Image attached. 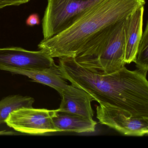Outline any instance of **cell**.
Returning a JSON list of instances; mask_svg holds the SVG:
<instances>
[{"mask_svg":"<svg viewBox=\"0 0 148 148\" xmlns=\"http://www.w3.org/2000/svg\"><path fill=\"white\" fill-rule=\"evenodd\" d=\"M63 78L89 93L99 104L125 110L133 116L148 118L146 76L125 66L115 72L99 74L80 66L73 57L59 58Z\"/></svg>","mask_w":148,"mask_h":148,"instance_id":"6da1fadb","label":"cell"},{"mask_svg":"<svg viewBox=\"0 0 148 148\" xmlns=\"http://www.w3.org/2000/svg\"><path fill=\"white\" fill-rule=\"evenodd\" d=\"M145 0H100L71 27L39 44L52 58L74 57L87 40L105 27L123 20L141 7Z\"/></svg>","mask_w":148,"mask_h":148,"instance_id":"7a4b0ae2","label":"cell"},{"mask_svg":"<svg viewBox=\"0 0 148 148\" xmlns=\"http://www.w3.org/2000/svg\"><path fill=\"white\" fill-rule=\"evenodd\" d=\"M100 0H47L42 20L44 39L50 38L71 27Z\"/></svg>","mask_w":148,"mask_h":148,"instance_id":"3957f363","label":"cell"},{"mask_svg":"<svg viewBox=\"0 0 148 148\" xmlns=\"http://www.w3.org/2000/svg\"><path fill=\"white\" fill-rule=\"evenodd\" d=\"M53 110L23 108L9 114L5 121L17 131L32 135H43L58 132L52 119Z\"/></svg>","mask_w":148,"mask_h":148,"instance_id":"277c9868","label":"cell"},{"mask_svg":"<svg viewBox=\"0 0 148 148\" xmlns=\"http://www.w3.org/2000/svg\"><path fill=\"white\" fill-rule=\"evenodd\" d=\"M97 117L100 123L126 136H142L148 133V118L134 117L125 110L114 106H97Z\"/></svg>","mask_w":148,"mask_h":148,"instance_id":"5b68a950","label":"cell"},{"mask_svg":"<svg viewBox=\"0 0 148 148\" xmlns=\"http://www.w3.org/2000/svg\"><path fill=\"white\" fill-rule=\"evenodd\" d=\"M55 65L53 58L41 50L32 51L18 47L0 48V66L41 71Z\"/></svg>","mask_w":148,"mask_h":148,"instance_id":"8992f818","label":"cell"},{"mask_svg":"<svg viewBox=\"0 0 148 148\" xmlns=\"http://www.w3.org/2000/svg\"><path fill=\"white\" fill-rule=\"evenodd\" d=\"M124 20L119 23L99 58L87 70L97 74H107L124 67Z\"/></svg>","mask_w":148,"mask_h":148,"instance_id":"52a82bcc","label":"cell"},{"mask_svg":"<svg viewBox=\"0 0 148 148\" xmlns=\"http://www.w3.org/2000/svg\"><path fill=\"white\" fill-rule=\"evenodd\" d=\"M60 95L62 99L59 110L92 119L94 112L91 103L93 98L85 91L71 85Z\"/></svg>","mask_w":148,"mask_h":148,"instance_id":"ba28073f","label":"cell"},{"mask_svg":"<svg viewBox=\"0 0 148 148\" xmlns=\"http://www.w3.org/2000/svg\"><path fill=\"white\" fill-rule=\"evenodd\" d=\"M144 6L141 7L124 21V60L125 64L136 61L138 47L143 34V16Z\"/></svg>","mask_w":148,"mask_h":148,"instance_id":"9c48e42d","label":"cell"},{"mask_svg":"<svg viewBox=\"0 0 148 148\" xmlns=\"http://www.w3.org/2000/svg\"><path fill=\"white\" fill-rule=\"evenodd\" d=\"M52 119L58 132L77 133L93 132L97 124L92 119L62 111L58 109L53 110Z\"/></svg>","mask_w":148,"mask_h":148,"instance_id":"30bf717a","label":"cell"},{"mask_svg":"<svg viewBox=\"0 0 148 148\" xmlns=\"http://www.w3.org/2000/svg\"><path fill=\"white\" fill-rule=\"evenodd\" d=\"M1 70L15 74L27 76L38 83L48 86L56 90L60 94L69 85L63 78L58 65H55L49 69L41 71H32L0 66Z\"/></svg>","mask_w":148,"mask_h":148,"instance_id":"8fae6325","label":"cell"},{"mask_svg":"<svg viewBox=\"0 0 148 148\" xmlns=\"http://www.w3.org/2000/svg\"><path fill=\"white\" fill-rule=\"evenodd\" d=\"M34 99L31 97L20 95L6 97L0 101V124L5 123L9 114L20 109L32 108Z\"/></svg>","mask_w":148,"mask_h":148,"instance_id":"7c38bea8","label":"cell"},{"mask_svg":"<svg viewBox=\"0 0 148 148\" xmlns=\"http://www.w3.org/2000/svg\"><path fill=\"white\" fill-rule=\"evenodd\" d=\"M135 63L137 70L146 76L148 70V21L138 47Z\"/></svg>","mask_w":148,"mask_h":148,"instance_id":"4fadbf2b","label":"cell"},{"mask_svg":"<svg viewBox=\"0 0 148 148\" xmlns=\"http://www.w3.org/2000/svg\"><path fill=\"white\" fill-rule=\"evenodd\" d=\"M30 0H0V9L8 6H18L27 3Z\"/></svg>","mask_w":148,"mask_h":148,"instance_id":"5bb4252c","label":"cell"},{"mask_svg":"<svg viewBox=\"0 0 148 148\" xmlns=\"http://www.w3.org/2000/svg\"><path fill=\"white\" fill-rule=\"evenodd\" d=\"M26 23L27 26L31 27L39 25L40 21L39 15L37 14H31L27 18Z\"/></svg>","mask_w":148,"mask_h":148,"instance_id":"9a60e30c","label":"cell"}]
</instances>
